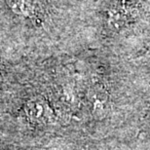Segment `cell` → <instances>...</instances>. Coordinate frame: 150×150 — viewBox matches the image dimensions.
Listing matches in <instances>:
<instances>
[{"label":"cell","mask_w":150,"mask_h":150,"mask_svg":"<svg viewBox=\"0 0 150 150\" xmlns=\"http://www.w3.org/2000/svg\"><path fill=\"white\" fill-rule=\"evenodd\" d=\"M89 103L91 111L96 118L103 119L109 112V96L103 86H95L89 93Z\"/></svg>","instance_id":"1"},{"label":"cell","mask_w":150,"mask_h":150,"mask_svg":"<svg viewBox=\"0 0 150 150\" xmlns=\"http://www.w3.org/2000/svg\"><path fill=\"white\" fill-rule=\"evenodd\" d=\"M28 114L37 122H48L52 117V111L45 101H30L28 105Z\"/></svg>","instance_id":"2"},{"label":"cell","mask_w":150,"mask_h":150,"mask_svg":"<svg viewBox=\"0 0 150 150\" xmlns=\"http://www.w3.org/2000/svg\"><path fill=\"white\" fill-rule=\"evenodd\" d=\"M9 5L17 14L28 15L31 11V0H9Z\"/></svg>","instance_id":"3"}]
</instances>
